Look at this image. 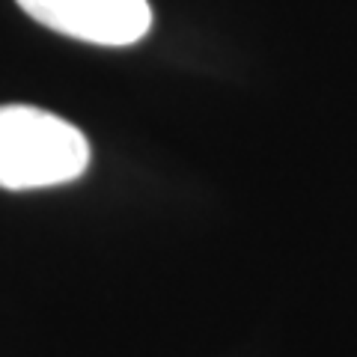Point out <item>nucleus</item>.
Here are the masks:
<instances>
[{"label": "nucleus", "instance_id": "2", "mask_svg": "<svg viewBox=\"0 0 357 357\" xmlns=\"http://www.w3.org/2000/svg\"><path fill=\"white\" fill-rule=\"evenodd\" d=\"M15 3L42 27L105 48H126L152 30L149 0H15Z\"/></svg>", "mask_w": 357, "mask_h": 357}, {"label": "nucleus", "instance_id": "1", "mask_svg": "<svg viewBox=\"0 0 357 357\" xmlns=\"http://www.w3.org/2000/svg\"><path fill=\"white\" fill-rule=\"evenodd\" d=\"M89 155V140L69 119L33 105H0V188L69 185L86 173Z\"/></svg>", "mask_w": 357, "mask_h": 357}]
</instances>
